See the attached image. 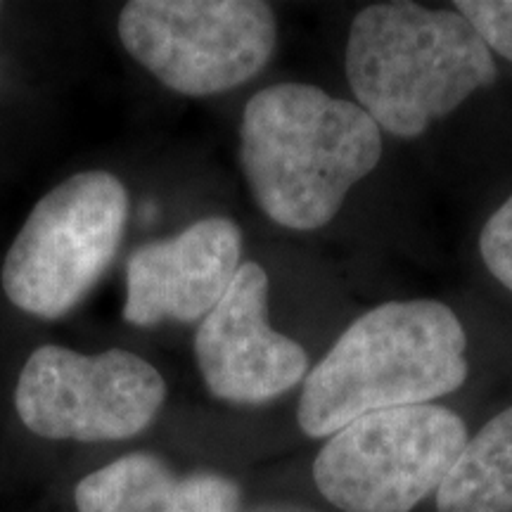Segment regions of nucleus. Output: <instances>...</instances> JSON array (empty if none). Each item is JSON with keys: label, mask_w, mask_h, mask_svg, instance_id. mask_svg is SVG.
<instances>
[{"label": "nucleus", "mask_w": 512, "mask_h": 512, "mask_svg": "<svg viewBox=\"0 0 512 512\" xmlns=\"http://www.w3.org/2000/svg\"><path fill=\"white\" fill-rule=\"evenodd\" d=\"M456 10L491 53L512 62V0H458Z\"/></svg>", "instance_id": "obj_12"}, {"label": "nucleus", "mask_w": 512, "mask_h": 512, "mask_svg": "<svg viewBox=\"0 0 512 512\" xmlns=\"http://www.w3.org/2000/svg\"><path fill=\"white\" fill-rule=\"evenodd\" d=\"M249 512H313V510L299 508V505H290V503H273V505H259V508Z\"/></svg>", "instance_id": "obj_14"}, {"label": "nucleus", "mask_w": 512, "mask_h": 512, "mask_svg": "<svg viewBox=\"0 0 512 512\" xmlns=\"http://www.w3.org/2000/svg\"><path fill=\"white\" fill-rule=\"evenodd\" d=\"M128 192L107 171H83L43 195L5 256L3 290L19 311L53 320L93 290L124 240Z\"/></svg>", "instance_id": "obj_4"}, {"label": "nucleus", "mask_w": 512, "mask_h": 512, "mask_svg": "<svg viewBox=\"0 0 512 512\" xmlns=\"http://www.w3.org/2000/svg\"><path fill=\"white\" fill-rule=\"evenodd\" d=\"M166 399L155 366L126 349L102 354L46 344L19 373L15 408L29 432L46 439L121 441L152 425Z\"/></svg>", "instance_id": "obj_7"}, {"label": "nucleus", "mask_w": 512, "mask_h": 512, "mask_svg": "<svg viewBox=\"0 0 512 512\" xmlns=\"http://www.w3.org/2000/svg\"><path fill=\"white\" fill-rule=\"evenodd\" d=\"M344 64L356 105L396 138H418L498 76L494 53L458 10L408 0L358 12Z\"/></svg>", "instance_id": "obj_3"}, {"label": "nucleus", "mask_w": 512, "mask_h": 512, "mask_svg": "<svg viewBox=\"0 0 512 512\" xmlns=\"http://www.w3.org/2000/svg\"><path fill=\"white\" fill-rule=\"evenodd\" d=\"M380 157V126L309 83L268 86L242 112V171L259 209L283 228L328 226Z\"/></svg>", "instance_id": "obj_1"}, {"label": "nucleus", "mask_w": 512, "mask_h": 512, "mask_svg": "<svg viewBox=\"0 0 512 512\" xmlns=\"http://www.w3.org/2000/svg\"><path fill=\"white\" fill-rule=\"evenodd\" d=\"M74 503L79 512H238L240 489L214 472L176 477L150 453H128L83 477Z\"/></svg>", "instance_id": "obj_10"}, {"label": "nucleus", "mask_w": 512, "mask_h": 512, "mask_svg": "<svg viewBox=\"0 0 512 512\" xmlns=\"http://www.w3.org/2000/svg\"><path fill=\"white\" fill-rule=\"evenodd\" d=\"M439 512H512V406L467 444L437 491Z\"/></svg>", "instance_id": "obj_11"}, {"label": "nucleus", "mask_w": 512, "mask_h": 512, "mask_svg": "<svg viewBox=\"0 0 512 512\" xmlns=\"http://www.w3.org/2000/svg\"><path fill=\"white\" fill-rule=\"evenodd\" d=\"M202 380L216 399L266 403L309 375L302 344L268 323V275L245 261L195 335Z\"/></svg>", "instance_id": "obj_8"}, {"label": "nucleus", "mask_w": 512, "mask_h": 512, "mask_svg": "<svg viewBox=\"0 0 512 512\" xmlns=\"http://www.w3.org/2000/svg\"><path fill=\"white\" fill-rule=\"evenodd\" d=\"M119 38L166 88L207 98L266 67L278 22L256 0H133L119 15Z\"/></svg>", "instance_id": "obj_6"}, {"label": "nucleus", "mask_w": 512, "mask_h": 512, "mask_svg": "<svg viewBox=\"0 0 512 512\" xmlns=\"http://www.w3.org/2000/svg\"><path fill=\"white\" fill-rule=\"evenodd\" d=\"M240 266L242 233L226 216H209L176 238L138 247L126 264L124 320L138 328L202 320Z\"/></svg>", "instance_id": "obj_9"}, {"label": "nucleus", "mask_w": 512, "mask_h": 512, "mask_svg": "<svg viewBox=\"0 0 512 512\" xmlns=\"http://www.w3.org/2000/svg\"><path fill=\"white\" fill-rule=\"evenodd\" d=\"M479 254L489 273L512 292V195L484 223Z\"/></svg>", "instance_id": "obj_13"}, {"label": "nucleus", "mask_w": 512, "mask_h": 512, "mask_svg": "<svg viewBox=\"0 0 512 512\" xmlns=\"http://www.w3.org/2000/svg\"><path fill=\"white\" fill-rule=\"evenodd\" d=\"M467 444L446 406H406L361 415L320 448L318 491L344 512H411L439 491Z\"/></svg>", "instance_id": "obj_5"}, {"label": "nucleus", "mask_w": 512, "mask_h": 512, "mask_svg": "<svg viewBox=\"0 0 512 512\" xmlns=\"http://www.w3.org/2000/svg\"><path fill=\"white\" fill-rule=\"evenodd\" d=\"M467 335L456 311L434 299L375 306L309 370L297 420L306 437L337 434L361 415L425 406L467 380Z\"/></svg>", "instance_id": "obj_2"}]
</instances>
